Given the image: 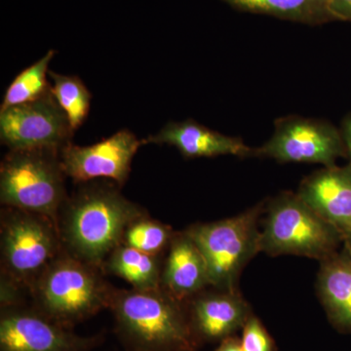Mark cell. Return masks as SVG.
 Instances as JSON below:
<instances>
[{
  "label": "cell",
  "mask_w": 351,
  "mask_h": 351,
  "mask_svg": "<svg viewBox=\"0 0 351 351\" xmlns=\"http://www.w3.org/2000/svg\"><path fill=\"white\" fill-rule=\"evenodd\" d=\"M341 132L346 145V156L350 158L351 165V115L343 120Z\"/></svg>",
  "instance_id": "obj_25"
},
{
  "label": "cell",
  "mask_w": 351,
  "mask_h": 351,
  "mask_svg": "<svg viewBox=\"0 0 351 351\" xmlns=\"http://www.w3.org/2000/svg\"><path fill=\"white\" fill-rule=\"evenodd\" d=\"M76 184L60 210L58 230L66 253L101 269L129 223L147 212L110 180Z\"/></svg>",
  "instance_id": "obj_1"
},
{
  "label": "cell",
  "mask_w": 351,
  "mask_h": 351,
  "mask_svg": "<svg viewBox=\"0 0 351 351\" xmlns=\"http://www.w3.org/2000/svg\"><path fill=\"white\" fill-rule=\"evenodd\" d=\"M182 302L162 288L114 290L108 308L117 331L135 351H196L199 341Z\"/></svg>",
  "instance_id": "obj_2"
},
{
  "label": "cell",
  "mask_w": 351,
  "mask_h": 351,
  "mask_svg": "<svg viewBox=\"0 0 351 351\" xmlns=\"http://www.w3.org/2000/svg\"><path fill=\"white\" fill-rule=\"evenodd\" d=\"M320 1L322 2V3L326 4L327 5L328 1H329V0H320Z\"/></svg>",
  "instance_id": "obj_26"
},
{
  "label": "cell",
  "mask_w": 351,
  "mask_h": 351,
  "mask_svg": "<svg viewBox=\"0 0 351 351\" xmlns=\"http://www.w3.org/2000/svg\"><path fill=\"white\" fill-rule=\"evenodd\" d=\"M240 341L244 351H276L274 339L261 320L253 313L242 328Z\"/></svg>",
  "instance_id": "obj_22"
},
{
  "label": "cell",
  "mask_w": 351,
  "mask_h": 351,
  "mask_svg": "<svg viewBox=\"0 0 351 351\" xmlns=\"http://www.w3.org/2000/svg\"><path fill=\"white\" fill-rule=\"evenodd\" d=\"M144 145H168L175 147L184 158H211L233 156H255L256 149L240 138L223 135L198 123L195 120L170 121L154 135L143 138Z\"/></svg>",
  "instance_id": "obj_14"
},
{
  "label": "cell",
  "mask_w": 351,
  "mask_h": 351,
  "mask_svg": "<svg viewBox=\"0 0 351 351\" xmlns=\"http://www.w3.org/2000/svg\"><path fill=\"white\" fill-rule=\"evenodd\" d=\"M327 9L332 20L351 23V0H329Z\"/></svg>",
  "instance_id": "obj_23"
},
{
  "label": "cell",
  "mask_w": 351,
  "mask_h": 351,
  "mask_svg": "<svg viewBox=\"0 0 351 351\" xmlns=\"http://www.w3.org/2000/svg\"><path fill=\"white\" fill-rule=\"evenodd\" d=\"M174 235L171 226L145 214L129 223L121 244L151 255L162 256L169 248Z\"/></svg>",
  "instance_id": "obj_21"
},
{
  "label": "cell",
  "mask_w": 351,
  "mask_h": 351,
  "mask_svg": "<svg viewBox=\"0 0 351 351\" xmlns=\"http://www.w3.org/2000/svg\"><path fill=\"white\" fill-rule=\"evenodd\" d=\"M261 252L276 257L302 256L323 261L343 245L338 230L297 193H280L265 203Z\"/></svg>",
  "instance_id": "obj_6"
},
{
  "label": "cell",
  "mask_w": 351,
  "mask_h": 351,
  "mask_svg": "<svg viewBox=\"0 0 351 351\" xmlns=\"http://www.w3.org/2000/svg\"><path fill=\"white\" fill-rule=\"evenodd\" d=\"M317 293L332 326L351 334V250L348 247L343 245L321 261Z\"/></svg>",
  "instance_id": "obj_16"
},
{
  "label": "cell",
  "mask_w": 351,
  "mask_h": 351,
  "mask_svg": "<svg viewBox=\"0 0 351 351\" xmlns=\"http://www.w3.org/2000/svg\"><path fill=\"white\" fill-rule=\"evenodd\" d=\"M216 351H244V350L240 339L230 336L219 341V346Z\"/></svg>",
  "instance_id": "obj_24"
},
{
  "label": "cell",
  "mask_w": 351,
  "mask_h": 351,
  "mask_svg": "<svg viewBox=\"0 0 351 351\" xmlns=\"http://www.w3.org/2000/svg\"><path fill=\"white\" fill-rule=\"evenodd\" d=\"M265 208V202L260 203L232 218L196 223L184 230L204 258L211 287L239 291L240 274L261 252L258 223Z\"/></svg>",
  "instance_id": "obj_7"
},
{
  "label": "cell",
  "mask_w": 351,
  "mask_h": 351,
  "mask_svg": "<svg viewBox=\"0 0 351 351\" xmlns=\"http://www.w3.org/2000/svg\"><path fill=\"white\" fill-rule=\"evenodd\" d=\"M162 256H154L120 244L110 254L101 270L130 283L137 290L161 288Z\"/></svg>",
  "instance_id": "obj_17"
},
{
  "label": "cell",
  "mask_w": 351,
  "mask_h": 351,
  "mask_svg": "<svg viewBox=\"0 0 351 351\" xmlns=\"http://www.w3.org/2000/svg\"><path fill=\"white\" fill-rule=\"evenodd\" d=\"M237 10L307 25L334 21L320 0H221Z\"/></svg>",
  "instance_id": "obj_18"
},
{
  "label": "cell",
  "mask_w": 351,
  "mask_h": 351,
  "mask_svg": "<svg viewBox=\"0 0 351 351\" xmlns=\"http://www.w3.org/2000/svg\"><path fill=\"white\" fill-rule=\"evenodd\" d=\"M75 131L52 88L38 100L0 110V141L9 149H47L61 152Z\"/></svg>",
  "instance_id": "obj_9"
},
{
  "label": "cell",
  "mask_w": 351,
  "mask_h": 351,
  "mask_svg": "<svg viewBox=\"0 0 351 351\" xmlns=\"http://www.w3.org/2000/svg\"><path fill=\"white\" fill-rule=\"evenodd\" d=\"M115 289L103 270L62 252L29 291L34 306L69 328L110 307Z\"/></svg>",
  "instance_id": "obj_3"
},
{
  "label": "cell",
  "mask_w": 351,
  "mask_h": 351,
  "mask_svg": "<svg viewBox=\"0 0 351 351\" xmlns=\"http://www.w3.org/2000/svg\"><path fill=\"white\" fill-rule=\"evenodd\" d=\"M55 55L56 51H48L38 61L21 71L14 78L4 94L0 110L38 100L44 95L49 93L52 85L48 82V69Z\"/></svg>",
  "instance_id": "obj_19"
},
{
  "label": "cell",
  "mask_w": 351,
  "mask_h": 351,
  "mask_svg": "<svg viewBox=\"0 0 351 351\" xmlns=\"http://www.w3.org/2000/svg\"><path fill=\"white\" fill-rule=\"evenodd\" d=\"M210 286L204 258L186 232H175L163 262L161 288L180 302H186Z\"/></svg>",
  "instance_id": "obj_15"
},
{
  "label": "cell",
  "mask_w": 351,
  "mask_h": 351,
  "mask_svg": "<svg viewBox=\"0 0 351 351\" xmlns=\"http://www.w3.org/2000/svg\"><path fill=\"white\" fill-rule=\"evenodd\" d=\"M204 291L186 302L189 324L198 341H221L243 328L252 313L239 291Z\"/></svg>",
  "instance_id": "obj_13"
},
{
  "label": "cell",
  "mask_w": 351,
  "mask_h": 351,
  "mask_svg": "<svg viewBox=\"0 0 351 351\" xmlns=\"http://www.w3.org/2000/svg\"><path fill=\"white\" fill-rule=\"evenodd\" d=\"M143 145L133 132L122 129L97 144L69 145L60 154L62 167L75 184L104 179L122 188L130 176L134 156Z\"/></svg>",
  "instance_id": "obj_11"
},
{
  "label": "cell",
  "mask_w": 351,
  "mask_h": 351,
  "mask_svg": "<svg viewBox=\"0 0 351 351\" xmlns=\"http://www.w3.org/2000/svg\"><path fill=\"white\" fill-rule=\"evenodd\" d=\"M71 329L34 306H1L0 351H90L95 339L83 338Z\"/></svg>",
  "instance_id": "obj_10"
},
{
  "label": "cell",
  "mask_w": 351,
  "mask_h": 351,
  "mask_svg": "<svg viewBox=\"0 0 351 351\" xmlns=\"http://www.w3.org/2000/svg\"><path fill=\"white\" fill-rule=\"evenodd\" d=\"M61 152L54 149H9L0 164V202L48 217L57 223L68 198Z\"/></svg>",
  "instance_id": "obj_4"
},
{
  "label": "cell",
  "mask_w": 351,
  "mask_h": 351,
  "mask_svg": "<svg viewBox=\"0 0 351 351\" xmlns=\"http://www.w3.org/2000/svg\"><path fill=\"white\" fill-rule=\"evenodd\" d=\"M341 132L329 122L300 117L276 120L274 133L263 147L256 149V157H267L281 163L336 165L346 157Z\"/></svg>",
  "instance_id": "obj_8"
},
{
  "label": "cell",
  "mask_w": 351,
  "mask_h": 351,
  "mask_svg": "<svg viewBox=\"0 0 351 351\" xmlns=\"http://www.w3.org/2000/svg\"><path fill=\"white\" fill-rule=\"evenodd\" d=\"M64 250L53 219L16 208L1 210V284L29 292L43 270Z\"/></svg>",
  "instance_id": "obj_5"
},
{
  "label": "cell",
  "mask_w": 351,
  "mask_h": 351,
  "mask_svg": "<svg viewBox=\"0 0 351 351\" xmlns=\"http://www.w3.org/2000/svg\"><path fill=\"white\" fill-rule=\"evenodd\" d=\"M49 76L53 82L52 93L75 132L87 119L92 95L78 76L61 75L51 71Z\"/></svg>",
  "instance_id": "obj_20"
},
{
  "label": "cell",
  "mask_w": 351,
  "mask_h": 351,
  "mask_svg": "<svg viewBox=\"0 0 351 351\" xmlns=\"http://www.w3.org/2000/svg\"><path fill=\"white\" fill-rule=\"evenodd\" d=\"M334 226L351 250V165L324 167L308 176L297 193Z\"/></svg>",
  "instance_id": "obj_12"
}]
</instances>
